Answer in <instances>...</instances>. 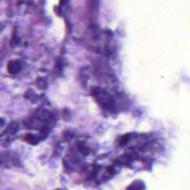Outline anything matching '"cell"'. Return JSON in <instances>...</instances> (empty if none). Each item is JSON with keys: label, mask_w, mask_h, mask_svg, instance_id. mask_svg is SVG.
Returning a JSON list of instances; mask_svg holds the SVG:
<instances>
[{"label": "cell", "mask_w": 190, "mask_h": 190, "mask_svg": "<svg viewBox=\"0 0 190 190\" xmlns=\"http://www.w3.org/2000/svg\"><path fill=\"white\" fill-rule=\"evenodd\" d=\"M94 97L97 98V100L100 102V104L104 107H106L107 108H111L113 106V100L111 99L108 94L102 89L97 88L94 90Z\"/></svg>", "instance_id": "6da1fadb"}, {"label": "cell", "mask_w": 190, "mask_h": 190, "mask_svg": "<svg viewBox=\"0 0 190 190\" xmlns=\"http://www.w3.org/2000/svg\"><path fill=\"white\" fill-rule=\"evenodd\" d=\"M22 65L18 60H12L7 65V71L10 74H16L22 68Z\"/></svg>", "instance_id": "7a4b0ae2"}, {"label": "cell", "mask_w": 190, "mask_h": 190, "mask_svg": "<svg viewBox=\"0 0 190 190\" xmlns=\"http://www.w3.org/2000/svg\"><path fill=\"white\" fill-rule=\"evenodd\" d=\"M36 117L37 118L40 120L45 121V122H48L49 119H51V114L48 110L46 109H40L36 114Z\"/></svg>", "instance_id": "3957f363"}, {"label": "cell", "mask_w": 190, "mask_h": 190, "mask_svg": "<svg viewBox=\"0 0 190 190\" xmlns=\"http://www.w3.org/2000/svg\"><path fill=\"white\" fill-rule=\"evenodd\" d=\"M144 189L145 185L144 182L141 181H135L128 187L127 190H144Z\"/></svg>", "instance_id": "277c9868"}, {"label": "cell", "mask_w": 190, "mask_h": 190, "mask_svg": "<svg viewBox=\"0 0 190 190\" xmlns=\"http://www.w3.org/2000/svg\"><path fill=\"white\" fill-rule=\"evenodd\" d=\"M25 140L28 144H31V145H36V144H39V142L40 141V139L39 137L36 135H32V134H28L25 136Z\"/></svg>", "instance_id": "5b68a950"}, {"label": "cell", "mask_w": 190, "mask_h": 190, "mask_svg": "<svg viewBox=\"0 0 190 190\" xmlns=\"http://www.w3.org/2000/svg\"><path fill=\"white\" fill-rule=\"evenodd\" d=\"M18 129H19L18 124L16 123L13 122V123H11L9 126H7L6 131L9 133V134H11V135H13V134H15L16 131H18Z\"/></svg>", "instance_id": "8992f818"}, {"label": "cell", "mask_w": 190, "mask_h": 190, "mask_svg": "<svg viewBox=\"0 0 190 190\" xmlns=\"http://www.w3.org/2000/svg\"><path fill=\"white\" fill-rule=\"evenodd\" d=\"M36 86L40 89H45L48 86V83H47V81L44 78H38L37 80H36Z\"/></svg>", "instance_id": "52a82bcc"}, {"label": "cell", "mask_w": 190, "mask_h": 190, "mask_svg": "<svg viewBox=\"0 0 190 190\" xmlns=\"http://www.w3.org/2000/svg\"><path fill=\"white\" fill-rule=\"evenodd\" d=\"M129 140V135H126L122 136L120 138L119 140V144L120 146H123L126 144H127V142Z\"/></svg>", "instance_id": "ba28073f"}, {"label": "cell", "mask_w": 190, "mask_h": 190, "mask_svg": "<svg viewBox=\"0 0 190 190\" xmlns=\"http://www.w3.org/2000/svg\"><path fill=\"white\" fill-rule=\"evenodd\" d=\"M63 118H64L65 120H66V121H68V120H69L71 116H70V113H69V111H68L67 108L63 109Z\"/></svg>", "instance_id": "9c48e42d"}, {"label": "cell", "mask_w": 190, "mask_h": 190, "mask_svg": "<svg viewBox=\"0 0 190 190\" xmlns=\"http://www.w3.org/2000/svg\"><path fill=\"white\" fill-rule=\"evenodd\" d=\"M4 124H5V120L3 118H0V127L4 126Z\"/></svg>", "instance_id": "30bf717a"}]
</instances>
